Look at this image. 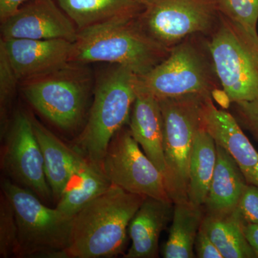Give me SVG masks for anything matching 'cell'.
Listing matches in <instances>:
<instances>
[{
	"mask_svg": "<svg viewBox=\"0 0 258 258\" xmlns=\"http://www.w3.org/2000/svg\"><path fill=\"white\" fill-rule=\"evenodd\" d=\"M20 81L10 64L4 47L0 45V134L4 137L9 126L12 104Z\"/></svg>",
	"mask_w": 258,
	"mask_h": 258,
	"instance_id": "24",
	"label": "cell"
},
{
	"mask_svg": "<svg viewBox=\"0 0 258 258\" xmlns=\"http://www.w3.org/2000/svg\"><path fill=\"white\" fill-rule=\"evenodd\" d=\"M3 40L62 39L76 42L79 30L55 0H34L1 21Z\"/></svg>",
	"mask_w": 258,
	"mask_h": 258,
	"instance_id": "12",
	"label": "cell"
},
{
	"mask_svg": "<svg viewBox=\"0 0 258 258\" xmlns=\"http://www.w3.org/2000/svg\"><path fill=\"white\" fill-rule=\"evenodd\" d=\"M201 126L225 148L240 167L247 184L258 187V152L249 142L235 117L215 106L212 96L204 99Z\"/></svg>",
	"mask_w": 258,
	"mask_h": 258,
	"instance_id": "14",
	"label": "cell"
},
{
	"mask_svg": "<svg viewBox=\"0 0 258 258\" xmlns=\"http://www.w3.org/2000/svg\"><path fill=\"white\" fill-rule=\"evenodd\" d=\"M78 30L119 17H136L143 5L134 0H55Z\"/></svg>",
	"mask_w": 258,
	"mask_h": 258,
	"instance_id": "20",
	"label": "cell"
},
{
	"mask_svg": "<svg viewBox=\"0 0 258 258\" xmlns=\"http://www.w3.org/2000/svg\"><path fill=\"white\" fill-rule=\"evenodd\" d=\"M208 46L222 91L231 103L258 98V34L220 15Z\"/></svg>",
	"mask_w": 258,
	"mask_h": 258,
	"instance_id": "6",
	"label": "cell"
},
{
	"mask_svg": "<svg viewBox=\"0 0 258 258\" xmlns=\"http://www.w3.org/2000/svg\"><path fill=\"white\" fill-rule=\"evenodd\" d=\"M137 97L129 118V129L146 155L164 174V119L159 100L136 89Z\"/></svg>",
	"mask_w": 258,
	"mask_h": 258,
	"instance_id": "16",
	"label": "cell"
},
{
	"mask_svg": "<svg viewBox=\"0 0 258 258\" xmlns=\"http://www.w3.org/2000/svg\"><path fill=\"white\" fill-rule=\"evenodd\" d=\"M18 225L11 202L3 191L0 198V257H17Z\"/></svg>",
	"mask_w": 258,
	"mask_h": 258,
	"instance_id": "25",
	"label": "cell"
},
{
	"mask_svg": "<svg viewBox=\"0 0 258 258\" xmlns=\"http://www.w3.org/2000/svg\"><path fill=\"white\" fill-rule=\"evenodd\" d=\"M142 5L139 26L169 50L195 35L210 36L221 15L217 0H146Z\"/></svg>",
	"mask_w": 258,
	"mask_h": 258,
	"instance_id": "9",
	"label": "cell"
},
{
	"mask_svg": "<svg viewBox=\"0 0 258 258\" xmlns=\"http://www.w3.org/2000/svg\"><path fill=\"white\" fill-rule=\"evenodd\" d=\"M137 78L126 66L115 64L96 83L87 123L73 148L101 169L108 144L130 118Z\"/></svg>",
	"mask_w": 258,
	"mask_h": 258,
	"instance_id": "3",
	"label": "cell"
},
{
	"mask_svg": "<svg viewBox=\"0 0 258 258\" xmlns=\"http://www.w3.org/2000/svg\"><path fill=\"white\" fill-rule=\"evenodd\" d=\"M23 82L24 96L56 126L70 132L81 125L93 86L87 64L69 62L50 74Z\"/></svg>",
	"mask_w": 258,
	"mask_h": 258,
	"instance_id": "7",
	"label": "cell"
},
{
	"mask_svg": "<svg viewBox=\"0 0 258 258\" xmlns=\"http://www.w3.org/2000/svg\"><path fill=\"white\" fill-rule=\"evenodd\" d=\"M195 250L197 257L199 258H223L211 239L206 232L200 227L195 243Z\"/></svg>",
	"mask_w": 258,
	"mask_h": 258,
	"instance_id": "29",
	"label": "cell"
},
{
	"mask_svg": "<svg viewBox=\"0 0 258 258\" xmlns=\"http://www.w3.org/2000/svg\"><path fill=\"white\" fill-rule=\"evenodd\" d=\"M101 170L112 184L125 191L171 202L162 173L140 149L129 128L122 127L113 136Z\"/></svg>",
	"mask_w": 258,
	"mask_h": 258,
	"instance_id": "10",
	"label": "cell"
},
{
	"mask_svg": "<svg viewBox=\"0 0 258 258\" xmlns=\"http://www.w3.org/2000/svg\"><path fill=\"white\" fill-rule=\"evenodd\" d=\"M243 230L247 242L258 258V224L251 223L244 220Z\"/></svg>",
	"mask_w": 258,
	"mask_h": 258,
	"instance_id": "31",
	"label": "cell"
},
{
	"mask_svg": "<svg viewBox=\"0 0 258 258\" xmlns=\"http://www.w3.org/2000/svg\"><path fill=\"white\" fill-rule=\"evenodd\" d=\"M134 1L137 2V3H140V4H143L146 0H134Z\"/></svg>",
	"mask_w": 258,
	"mask_h": 258,
	"instance_id": "32",
	"label": "cell"
},
{
	"mask_svg": "<svg viewBox=\"0 0 258 258\" xmlns=\"http://www.w3.org/2000/svg\"><path fill=\"white\" fill-rule=\"evenodd\" d=\"M216 161V142L200 126L195 137L189 163L188 198L193 205L203 206L206 201Z\"/></svg>",
	"mask_w": 258,
	"mask_h": 258,
	"instance_id": "23",
	"label": "cell"
},
{
	"mask_svg": "<svg viewBox=\"0 0 258 258\" xmlns=\"http://www.w3.org/2000/svg\"><path fill=\"white\" fill-rule=\"evenodd\" d=\"M174 204L147 197L129 224L132 246L125 258L159 257V242L163 230L172 220Z\"/></svg>",
	"mask_w": 258,
	"mask_h": 258,
	"instance_id": "15",
	"label": "cell"
},
{
	"mask_svg": "<svg viewBox=\"0 0 258 258\" xmlns=\"http://www.w3.org/2000/svg\"><path fill=\"white\" fill-rule=\"evenodd\" d=\"M26 0H0V20H6L15 14Z\"/></svg>",
	"mask_w": 258,
	"mask_h": 258,
	"instance_id": "30",
	"label": "cell"
},
{
	"mask_svg": "<svg viewBox=\"0 0 258 258\" xmlns=\"http://www.w3.org/2000/svg\"><path fill=\"white\" fill-rule=\"evenodd\" d=\"M217 144V161L206 201V214L223 215L235 211L247 185L240 167L228 152Z\"/></svg>",
	"mask_w": 258,
	"mask_h": 258,
	"instance_id": "17",
	"label": "cell"
},
{
	"mask_svg": "<svg viewBox=\"0 0 258 258\" xmlns=\"http://www.w3.org/2000/svg\"><path fill=\"white\" fill-rule=\"evenodd\" d=\"M202 95L159 100L164 119V181L174 204L189 201L190 158L195 137L201 126Z\"/></svg>",
	"mask_w": 258,
	"mask_h": 258,
	"instance_id": "8",
	"label": "cell"
},
{
	"mask_svg": "<svg viewBox=\"0 0 258 258\" xmlns=\"http://www.w3.org/2000/svg\"><path fill=\"white\" fill-rule=\"evenodd\" d=\"M205 212L190 202L174 204L169 237L163 248L165 258H194L197 235Z\"/></svg>",
	"mask_w": 258,
	"mask_h": 258,
	"instance_id": "22",
	"label": "cell"
},
{
	"mask_svg": "<svg viewBox=\"0 0 258 258\" xmlns=\"http://www.w3.org/2000/svg\"><path fill=\"white\" fill-rule=\"evenodd\" d=\"M111 184L99 166L76 151L71 177L56 208L64 215L74 217Z\"/></svg>",
	"mask_w": 258,
	"mask_h": 258,
	"instance_id": "18",
	"label": "cell"
},
{
	"mask_svg": "<svg viewBox=\"0 0 258 258\" xmlns=\"http://www.w3.org/2000/svg\"><path fill=\"white\" fill-rule=\"evenodd\" d=\"M238 210L223 215L205 213L201 228L216 245L223 258H256L243 230Z\"/></svg>",
	"mask_w": 258,
	"mask_h": 258,
	"instance_id": "21",
	"label": "cell"
},
{
	"mask_svg": "<svg viewBox=\"0 0 258 258\" xmlns=\"http://www.w3.org/2000/svg\"><path fill=\"white\" fill-rule=\"evenodd\" d=\"M146 198L111 184L73 217L67 257H108L122 253L129 224Z\"/></svg>",
	"mask_w": 258,
	"mask_h": 258,
	"instance_id": "1",
	"label": "cell"
},
{
	"mask_svg": "<svg viewBox=\"0 0 258 258\" xmlns=\"http://www.w3.org/2000/svg\"><path fill=\"white\" fill-rule=\"evenodd\" d=\"M137 18L119 17L79 30L70 62L120 64L139 76L152 71L170 50L147 35Z\"/></svg>",
	"mask_w": 258,
	"mask_h": 258,
	"instance_id": "2",
	"label": "cell"
},
{
	"mask_svg": "<svg viewBox=\"0 0 258 258\" xmlns=\"http://www.w3.org/2000/svg\"><path fill=\"white\" fill-rule=\"evenodd\" d=\"M3 139L1 164L5 172L13 181L31 191L41 201H50L53 198L31 117L23 111L15 112Z\"/></svg>",
	"mask_w": 258,
	"mask_h": 258,
	"instance_id": "11",
	"label": "cell"
},
{
	"mask_svg": "<svg viewBox=\"0 0 258 258\" xmlns=\"http://www.w3.org/2000/svg\"><path fill=\"white\" fill-rule=\"evenodd\" d=\"M220 13L252 31H257L258 0H217Z\"/></svg>",
	"mask_w": 258,
	"mask_h": 258,
	"instance_id": "26",
	"label": "cell"
},
{
	"mask_svg": "<svg viewBox=\"0 0 258 258\" xmlns=\"http://www.w3.org/2000/svg\"><path fill=\"white\" fill-rule=\"evenodd\" d=\"M31 119L43 156L47 182L57 203L71 177L76 151L66 145L38 120L32 117Z\"/></svg>",
	"mask_w": 258,
	"mask_h": 258,
	"instance_id": "19",
	"label": "cell"
},
{
	"mask_svg": "<svg viewBox=\"0 0 258 258\" xmlns=\"http://www.w3.org/2000/svg\"><path fill=\"white\" fill-rule=\"evenodd\" d=\"M1 185L16 216V257L68 258L73 217L48 208L35 194L11 180H2Z\"/></svg>",
	"mask_w": 258,
	"mask_h": 258,
	"instance_id": "5",
	"label": "cell"
},
{
	"mask_svg": "<svg viewBox=\"0 0 258 258\" xmlns=\"http://www.w3.org/2000/svg\"><path fill=\"white\" fill-rule=\"evenodd\" d=\"M237 210L245 222L258 224V187L247 184L239 202Z\"/></svg>",
	"mask_w": 258,
	"mask_h": 258,
	"instance_id": "28",
	"label": "cell"
},
{
	"mask_svg": "<svg viewBox=\"0 0 258 258\" xmlns=\"http://www.w3.org/2000/svg\"><path fill=\"white\" fill-rule=\"evenodd\" d=\"M222 88L208 37L195 35L172 47L152 71L137 78L136 89L157 99L197 94L212 96Z\"/></svg>",
	"mask_w": 258,
	"mask_h": 258,
	"instance_id": "4",
	"label": "cell"
},
{
	"mask_svg": "<svg viewBox=\"0 0 258 258\" xmlns=\"http://www.w3.org/2000/svg\"><path fill=\"white\" fill-rule=\"evenodd\" d=\"M232 103L236 120L240 126L247 129L258 142V98L252 101Z\"/></svg>",
	"mask_w": 258,
	"mask_h": 258,
	"instance_id": "27",
	"label": "cell"
},
{
	"mask_svg": "<svg viewBox=\"0 0 258 258\" xmlns=\"http://www.w3.org/2000/svg\"><path fill=\"white\" fill-rule=\"evenodd\" d=\"M10 64L20 81L44 76L69 64L74 42L62 39H1Z\"/></svg>",
	"mask_w": 258,
	"mask_h": 258,
	"instance_id": "13",
	"label": "cell"
}]
</instances>
